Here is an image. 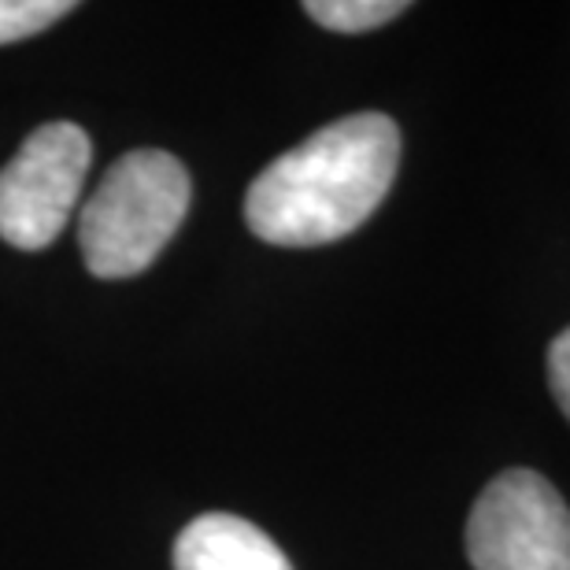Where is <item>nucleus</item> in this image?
I'll use <instances>...</instances> for the list:
<instances>
[{"instance_id":"obj_7","label":"nucleus","mask_w":570,"mask_h":570,"mask_svg":"<svg viewBox=\"0 0 570 570\" xmlns=\"http://www.w3.org/2000/svg\"><path fill=\"white\" fill-rule=\"evenodd\" d=\"M75 11L71 0H0V45L33 38Z\"/></svg>"},{"instance_id":"obj_4","label":"nucleus","mask_w":570,"mask_h":570,"mask_svg":"<svg viewBox=\"0 0 570 570\" xmlns=\"http://www.w3.org/2000/svg\"><path fill=\"white\" fill-rule=\"evenodd\" d=\"M94 159L89 134L75 122H45L0 170V237L38 253L52 245L78 208Z\"/></svg>"},{"instance_id":"obj_5","label":"nucleus","mask_w":570,"mask_h":570,"mask_svg":"<svg viewBox=\"0 0 570 570\" xmlns=\"http://www.w3.org/2000/svg\"><path fill=\"white\" fill-rule=\"evenodd\" d=\"M175 570H293V563L248 519L208 511L178 533Z\"/></svg>"},{"instance_id":"obj_6","label":"nucleus","mask_w":570,"mask_h":570,"mask_svg":"<svg viewBox=\"0 0 570 570\" xmlns=\"http://www.w3.org/2000/svg\"><path fill=\"white\" fill-rule=\"evenodd\" d=\"M304 11L318 27L337 33H363L374 27H385L396 16H404V0H307Z\"/></svg>"},{"instance_id":"obj_3","label":"nucleus","mask_w":570,"mask_h":570,"mask_svg":"<svg viewBox=\"0 0 570 570\" xmlns=\"http://www.w3.org/2000/svg\"><path fill=\"white\" fill-rule=\"evenodd\" d=\"M474 570H570V508L530 466L497 474L466 519Z\"/></svg>"},{"instance_id":"obj_8","label":"nucleus","mask_w":570,"mask_h":570,"mask_svg":"<svg viewBox=\"0 0 570 570\" xmlns=\"http://www.w3.org/2000/svg\"><path fill=\"white\" fill-rule=\"evenodd\" d=\"M549 385H552V396H556V404H560V412L570 419V326L549 348Z\"/></svg>"},{"instance_id":"obj_2","label":"nucleus","mask_w":570,"mask_h":570,"mask_svg":"<svg viewBox=\"0 0 570 570\" xmlns=\"http://www.w3.org/2000/svg\"><path fill=\"white\" fill-rule=\"evenodd\" d=\"M189 175L170 153L134 148L108 167L78 219V245L97 278H134L164 253L189 212Z\"/></svg>"},{"instance_id":"obj_1","label":"nucleus","mask_w":570,"mask_h":570,"mask_svg":"<svg viewBox=\"0 0 570 570\" xmlns=\"http://www.w3.org/2000/svg\"><path fill=\"white\" fill-rule=\"evenodd\" d=\"M401 130L382 111H356L267 164L248 186L245 219L259 242L315 248L348 237L385 200Z\"/></svg>"}]
</instances>
